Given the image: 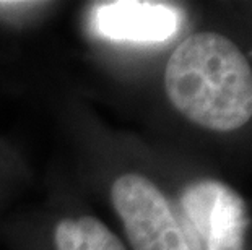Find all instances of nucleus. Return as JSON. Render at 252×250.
Masks as SVG:
<instances>
[{
  "label": "nucleus",
  "mask_w": 252,
  "mask_h": 250,
  "mask_svg": "<svg viewBox=\"0 0 252 250\" xmlns=\"http://www.w3.org/2000/svg\"><path fill=\"white\" fill-rule=\"evenodd\" d=\"M56 250H127L121 239L98 218H65L56 226Z\"/></svg>",
  "instance_id": "obj_5"
},
{
  "label": "nucleus",
  "mask_w": 252,
  "mask_h": 250,
  "mask_svg": "<svg viewBox=\"0 0 252 250\" xmlns=\"http://www.w3.org/2000/svg\"><path fill=\"white\" fill-rule=\"evenodd\" d=\"M166 94L190 122L233 132L252 117V68L226 36L203 31L186 38L164 70Z\"/></svg>",
  "instance_id": "obj_1"
},
{
  "label": "nucleus",
  "mask_w": 252,
  "mask_h": 250,
  "mask_svg": "<svg viewBox=\"0 0 252 250\" xmlns=\"http://www.w3.org/2000/svg\"><path fill=\"white\" fill-rule=\"evenodd\" d=\"M36 2H0V12H15V10H26L36 7Z\"/></svg>",
  "instance_id": "obj_6"
},
{
  "label": "nucleus",
  "mask_w": 252,
  "mask_h": 250,
  "mask_svg": "<svg viewBox=\"0 0 252 250\" xmlns=\"http://www.w3.org/2000/svg\"><path fill=\"white\" fill-rule=\"evenodd\" d=\"M111 200L133 250H203L182 210L145 175L116 179Z\"/></svg>",
  "instance_id": "obj_2"
},
{
  "label": "nucleus",
  "mask_w": 252,
  "mask_h": 250,
  "mask_svg": "<svg viewBox=\"0 0 252 250\" xmlns=\"http://www.w3.org/2000/svg\"><path fill=\"white\" fill-rule=\"evenodd\" d=\"M181 208L203 250H243L248 210L226 184L213 179L195 180L182 192Z\"/></svg>",
  "instance_id": "obj_3"
},
{
  "label": "nucleus",
  "mask_w": 252,
  "mask_h": 250,
  "mask_svg": "<svg viewBox=\"0 0 252 250\" xmlns=\"http://www.w3.org/2000/svg\"><path fill=\"white\" fill-rule=\"evenodd\" d=\"M181 12L173 5L148 0H114L93 8L96 33L111 41L164 42L178 33Z\"/></svg>",
  "instance_id": "obj_4"
}]
</instances>
